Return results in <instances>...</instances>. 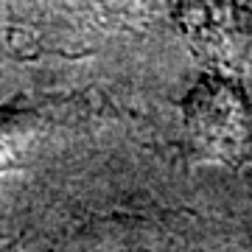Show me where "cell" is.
Returning <instances> with one entry per match:
<instances>
[{
	"label": "cell",
	"instance_id": "6da1fadb",
	"mask_svg": "<svg viewBox=\"0 0 252 252\" xmlns=\"http://www.w3.org/2000/svg\"><path fill=\"white\" fill-rule=\"evenodd\" d=\"M188 126L207 152L252 154V107L244 90L224 79H205L188 95Z\"/></svg>",
	"mask_w": 252,
	"mask_h": 252
}]
</instances>
